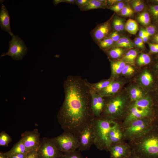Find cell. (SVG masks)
Listing matches in <instances>:
<instances>
[{"label": "cell", "mask_w": 158, "mask_h": 158, "mask_svg": "<svg viewBox=\"0 0 158 158\" xmlns=\"http://www.w3.org/2000/svg\"><path fill=\"white\" fill-rule=\"evenodd\" d=\"M88 1V0H78L76 1V2L81 8L85 5Z\"/></svg>", "instance_id": "45"}, {"label": "cell", "mask_w": 158, "mask_h": 158, "mask_svg": "<svg viewBox=\"0 0 158 158\" xmlns=\"http://www.w3.org/2000/svg\"><path fill=\"white\" fill-rule=\"evenodd\" d=\"M50 139L61 152L75 150L79 146L78 137L69 132L64 131L60 135Z\"/></svg>", "instance_id": "6"}, {"label": "cell", "mask_w": 158, "mask_h": 158, "mask_svg": "<svg viewBox=\"0 0 158 158\" xmlns=\"http://www.w3.org/2000/svg\"><path fill=\"white\" fill-rule=\"evenodd\" d=\"M151 61V58L148 55L146 54H142L138 57L137 63L140 66L146 65L149 63Z\"/></svg>", "instance_id": "32"}, {"label": "cell", "mask_w": 158, "mask_h": 158, "mask_svg": "<svg viewBox=\"0 0 158 158\" xmlns=\"http://www.w3.org/2000/svg\"><path fill=\"white\" fill-rule=\"evenodd\" d=\"M28 152L26 147L20 139L9 151L6 153L7 155H10L19 154H26Z\"/></svg>", "instance_id": "19"}, {"label": "cell", "mask_w": 158, "mask_h": 158, "mask_svg": "<svg viewBox=\"0 0 158 158\" xmlns=\"http://www.w3.org/2000/svg\"><path fill=\"white\" fill-rule=\"evenodd\" d=\"M8 156L9 158H26V154H19L8 155Z\"/></svg>", "instance_id": "43"}, {"label": "cell", "mask_w": 158, "mask_h": 158, "mask_svg": "<svg viewBox=\"0 0 158 158\" xmlns=\"http://www.w3.org/2000/svg\"><path fill=\"white\" fill-rule=\"evenodd\" d=\"M132 152L144 158H158V137L147 133L137 140Z\"/></svg>", "instance_id": "3"}, {"label": "cell", "mask_w": 158, "mask_h": 158, "mask_svg": "<svg viewBox=\"0 0 158 158\" xmlns=\"http://www.w3.org/2000/svg\"><path fill=\"white\" fill-rule=\"evenodd\" d=\"M91 108L94 117H100L104 109L105 101L104 97L90 88Z\"/></svg>", "instance_id": "11"}, {"label": "cell", "mask_w": 158, "mask_h": 158, "mask_svg": "<svg viewBox=\"0 0 158 158\" xmlns=\"http://www.w3.org/2000/svg\"><path fill=\"white\" fill-rule=\"evenodd\" d=\"M89 82L79 76H68L64 80L65 97L57 114L58 121L64 131L78 138L94 118Z\"/></svg>", "instance_id": "1"}, {"label": "cell", "mask_w": 158, "mask_h": 158, "mask_svg": "<svg viewBox=\"0 0 158 158\" xmlns=\"http://www.w3.org/2000/svg\"><path fill=\"white\" fill-rule=\"evenodd\" d=\"M150 9L154 18L157 20L158 18V5L151 6Z\"/></svg>", "instance_id": "38"}, {"label": "cell", "mask_w": 158, "mask_h": 158, "mask_svg": "<svg viewBox=\"0 0 158 158\" xmlns=\"http://www.w3.org/2000/svg\"><path fill=\"white\" fill-rule=\"evenodd\" d=\"M123 137V131H121L118 124L112 129L109 132V138L111 146L121 142V141Z\"/></svg>", "instance_id": "17"}, {"label": "cell", "mask_w": 158, "mask_h": 158, "mask_svg": "<svg viewBox=\"0 0 158 158\" xmlns=\"http://www.w3.org/2000/svg\"><path fill=\"white\" fill-rule=\"evenodd\" d=\"M124 28L128 32L132 35H135L138 29V25L137 22L131 19H128L126 21Z\"/></svg>", "instance_id": "22"}, {"label": "cell", "mask_w": 158, "mask_h": 158, "mask_svg": "<svg viewBox=\"0 0 158 158\" xmlns=\"http://www.w3.org/2000/svg\"><path fill=\"white\" fill-rule=\"evenodd\" d=\"M138 54V52L135 49L130 50L126 53L123 58L124 62L131 65H134L135 60Z\"/></svg>", "instance_id": "24"}, {"label": "cell", "mask_w": 158, "mask_h": 158, "mask_svg": "<svg viewBox=\"0 0 158 158\" xmlns=\"http://www.w3.org/2000/svg\"><path fill=\"white\" fill-rule=\"evenodd\" d=\"M130 100L135 102L142 97L143 93L139 88L136 87L132 88L130 92Z\"/></svg>", "instance_id": "28"}, {"label": "cell", "mask_w": 158, "mask_h": 158, "mask_svg": "<svg viewBox=\"0 0 158 158\" xmlns=\"http://www.w3.org/2000/svg\"><path fill=\"white\" fill-rule=\"evenodd\" d=\"M118 124L116 121L102 117H94V144L99 150L109 151L111 146L109 138L111 130Z\"/></svg>", "instance_id": "2"}, {"label": "cell", "mask_w": 158, "mask_h": 158, "mask_svg": "<svg viewBox=\"0 0 158 158\" xmlns=\"http://www.w3.org/2000/svg\"><path fill=\"white\" fill-rule=\"evenodd\" d=\"M121 15L125 16H130L134 13V11L130 7L124 6L121 11Z\"/></svg>", "instance_id": "35"}, {"label": "cell", "mask_w": 158, "mask_h": 158, "mask_svg": "<svg viewBox=\"0 0 158 158\" xmlns=\"http://www.w3.org/2000/svg\"><path fill=\"white\" fill-rule=\"evenodd\" d=\"M145 35L150 37L147 34L145 30L142 29L139 31V35L140 37L142 38Z\"/></svg>", "instance_id": "46"}, {"label": "cell", "mask_w": 158, "mask_h": 158, "mask_svg": "<svg viewBox=\"0 0 158 158\" xmlns=\"http://www.w3.org/2000/svg\"><path fill=\"white\" fill-rule=\"evenodd\" d=\"M26 158H38L37 150L29 151L26 154Z\"/></svg>", "instance_id": "41"}, {"label": "cell", "mask_w": 158, "mask_h": 158, "mask_svg": "<svg viewBox=\"0 0 158 158\" xmlns=\"http://www.w3.org/2000/svg\"><path fill=\"white\" fill-rule=\"evenodd\" d=\"M135 40H136L144 48V42L141 38L140 37H137L135 38Z\"/></svg>", "instance_id": "49"}, {"label": "cell", "mask_w": 158, "mask_h": 158, "mask_svg": "<svg viewBox=\"0 0 158 158\" xmlns=\"http://www.w3.org/2000/svg\"><path fill=\"white\" fill-rule=\"evenodd\" d=\"M150 113L151 110L142 109L132 105L123 123V127L135 120L147 118Z\"/></svg>", "instance_id": "12"}, {"label": "cell", "mask_w": 158, "mask_h": 158, "mask_svg": "<svg viewBox=\"0 0 158 158\" xmlns=\"http://www.w3.org/2000/svg\"><path fill=\"white\" fill-rule=\"evenodd\" d=\"M150 51L152 53H158V44L148 42Z\"/></svg>", "instance_id": "40"}, {"label": "cell", "mask_w": 158, "mask_h": 158, "mask_svg": "<svg viewBox=\"0 0 158 158\" xmlns=\"http://www.w3.org/2000/svg\"><path fill=\"white\" fill-rule=\"evenodd\" d=\"M105 4L99 0H89L87 4L80 8L82 11L102 8L105 6Z\"/></svg>", "instance_id": "21"}, {"label": "cell", "mask_w": 158, "mask_h": 158, "mask_svg": "<svg viewBox=\"0 0 158 158\" xmlns=\"http://www.w3.org/2000/svg\"><path fill=\"white\" fill-rule=\"evenodd\" d=\"M111 30L110 21L109 20L98 25L94 29L93 36L99 42L105 38L109 34Z\"/></svg>", "instance_id": "14"}, {"label": "cell", "mask_w": 158, "mask_h": 158, "mask_svg": "<svg viewBox=\"0 0 158 158\" xmlns=\"http://www.w3.org/2000/svg\"><path fill=\"white\" fill-rule=\"evenodd\" d=\"M126 63L122 61H111V78L114 79L121 72L126 65Z\"/></svg>", "instance_id": "18"}, {"label": "cell", "mask_w": 158, "mask_h": 158, "mask_svg": "<svg viewBox=\"0 0 158 158\" xmlns=\"http://www.w3.org/2000/svg\"><path fill=\"white\" fill-rule=\"evenodd\" d=\"M121 86L120 82L114 80L107 87L96 92L103 97L112 96L118 92Z\"/></svg>", "instance_id": "16"}, {"label": "cell", "mask_w": 158, "mask_h": 158, "mask_svg": "<svg viewBox=\"0 0 158 158\" xmlns=\"http://www.w3.org/2000/svg\"><path fill=\"white\" fill-rule=\"evenodd\" d=\"M124 50L121 47H115L108 51L110 57L113 59L120 57L123 54Z\"/></svg>", "instance_id": "30"}, {"label": "cell", "mask_w": 158, "mask_h": 158, "mask_svg": "<svg viewBox=\"0 0 158 158\" xmlns=\"http://www.w3.org/2000/svg\"><path fill=\"white\" fill-rule=\"evenodd\" d=\"M37 153L38 158H59L61 152L50 138H44L40 139Z\"/></svg>", "instance_id": "8"}, {"label": "cell", "mask_w": 158, "mask_h": 158, "mask_svg": "<svg viewBox=\"0 0 158 158\" xmlns=\"http://www.w3.org/2000/svg\"><path fill=\"white\" fill-rule=\"evenodd\" d=\"M140 79L141 83L143 85L146 86L150 85L153 81V78L152 75L147 71L142 73Z\"/></svg>", "instance_id": "26"}, {"label": "cell", "mask_w": 158, "mask_h": 158, "mask_svg": "<svg viewBox=\"0 0 158 158\" xmlns=\"http://www.w3.org/2000/svg\"><path fill=\"white\" fill-rule=\"evenodd\" d=\"M150 128L147 118L135 120L123 127V137L133 141L149 133Z\"/></svg>", "instance_id": "5"}, {"label": "cell", "mask_w": 158, "mask_h": 158, "mask_svg": "<svg viewBox=\"0 0 158 158\" xmlns=\"http://www.w3.org/2000/svg\"><path fill=\"white\" fill-rule=\"evenodd\" d=\"M121 1V0H109L107 1V2L111 5L116 4Z\"/></svg>", "instance_id": "50"}, {"label": "cell", "mask_w": 158, "mask_h": 158, "mask_svg": "<svg viewBox=\"0 0 158 158\" xmlns=\"http://www.w3.org/2000/svg\"><path fill=\"white\" fill-rule=\"evenodd\" d=\"M109 151L111 158H129L132 154L128 145L121 142L112 145Z\"/></svg>", "instance_id": "13"}, {"label": "cell", "mask_w": 158, "mask_h": 158, "mask_svg": "<svg viewBox=\"0 0 158 158\" xmlns=\"http://www.w3.org/2000/svg\"><path fill=\"white\" fill-rule=\"evenodd\" d=\"M113 42V41L110 38H107L99 42V46L101 48H106L111 46Z\"/></svg>", "instance_id": "34"}, {"label": "cell", "mask_w": 158, "mask_h": 158, "mask_svg": "<svg viewBox=\"0 0 158 158\" xmlns=\"http://www.w3.org/2000/svg\"><path fill=\"white\" fill-rule=\"evenodd\" d=\"M131 4L134 10L136 12L141 11L144 8L145 6L142 1L138 0L133 1Z\"/></svg>", "instance_id": "33"}, {"label": "cell", "mask_w": 158, "mask_h": 158, "mask_svg": "<svg viewBox=\"0 0 158 158\" xmlns=\"http://www.w3.org/2000/svg\"><path fill=\"white\" fill-rule=\"evenodd\" d=\"M134 72V69L133 67L129 65H126L123 70L121 73L125 75H130Z\"/></svg>", "instance_id": "36"}, {"label": "cell", "mask_w": 158, "mask_h": 158, "mask_svg": "<svg viewBox=\"0 0 158 158\" xmlns=\"http://www.w3.org/2000/svg\"><path fill=\"white\" fill-rule=\"evenodd\" d=\"M100 117L116 121L123 114L126 105V99L120 95L108 97Z\"/></svg>", "instance_id": "4"}, {"label": "cell", "mask_w": 158, "mask_h": 158, "mask_svg": "<svg viewBox=\"0 0 158 158\" xmlns=\"http://www.w3.org/2000/svg\"><path fill=\"white\" fill-rule=\"evenodd\" d=\"M114 79L112 78L102 80L99 82L95 83H89L90 88L97 92L107 87Z\"/></svg>", "instance_id": "20"}, {"label": "cell", "mask_w": 158, "mask_h": 158, "mask_svg": "<svg viewBox=\"0 0 158 158\" xmlns=\"http://www.w3.org/2000/svg\"><path fill=\"white\" fill-rule=\"evenodd\" d=\"M93 119L84 127L78 137L79 145L78 149L80 151L89 150L94 144Z\"/></svg>", "instance_id": "9"}, {"label": "cell", "mask_w": 158, "mask_h": 158, "mask_svg": "<svg viewBox=\"0 0 158 158\" xmlns=\"http://www.w3.org/2000/svg\"><path fill=\"white\" fill-rule=\"evenodd\" d=\"M0 158H9L6 152H0Z\"/></svg>", "instance_id": "51"}, {"label": "cell", "mask_w": 158, "mask_h": 158, "mask_svg": "<svg viewBox=\"0 0 158 158\" xmlns=\"http://www.w3.org/2000/svg\"><path fill=\"white\" fill-rule=\"evenodd\" d=\"M110 38L114 42H117L120 38L118 32L116 31L112 33L110 35Z\"/></svg>", "instance_id": "42"}, {"label": "cell", "mask_w": 158, "mask_h": 158, "mask_svg": "<svg viewBox=\"0 0 158 158\" xmlns=\"http://www.w3.org/2000/svg\"><path fill=\"white\" fill-rule=\"evenodd\" d=\"M129 158H144L140 157L132 152L131 156Z\"/></svg>", "instance_id": "54"}, {"label": "cell", "mask_w": 158, "mask_h": 158, "mask_svg": "<svg viewBox=\"0 0 158 158\" xmlns=\"http://www.w3.org/2000/svg\"><path fill=\"white\" fill-rule=\"evenodd\" d=\"M28 152L37 150L40 142V134L37 129L26 131L21 135V138Z\"/></svg>", "instance_id": "10"}, {"label": "cell", "mask_w": 158, "mask_h": 158, "mask_svg": "<svg viewBox=\"0 0 158 158\" xmlns=\"http://www.w3.org/2000/svg\"><path fill=\"white\" fill-rule=\"evenodd\" d=\"M153 43L158 44V33L154 35L152 38Z\"/></svg>", "instance_id": "48"}, {"label": "cell", "mask_w": 158, "mask_h": 158, "mask_svg": "<svg viewBox=\"0 0 158 158\" xmlns=\"http://www.w3.org/2000/svg\"><path fill=\"white\" fill-rule=\"evenodd\" d=\"M115 47L130 48L135 47V45L130 39L126 37H122L116 42Z\"/></svg>", "instance_id": "25"}, {"label": "cell", "mask_w": 158, "mask_h": 158, "mask_svg": "<svg viewBox=\"0 0 158 158\" xmlns=\"http://www.w3.org/2000/svg\"><path fill=\"white\" fill-rule=\"evenodd\" d=\"M124 6V3L123 2L121 1L112 6L109 8L111 10L115 12H118L121 11Z\"/></svg>", "instance_id": "37"}, {"label": "cell", "mask_w": 158, "mask_h": 158, "mask_svg": "<svg viewBox=\"0 0 158 158\" xmlns=\"http://www.w3.org/2000/svg\"><path fill=\"white\" fill-rule=\"evenodd\" d=\"M137 18L140 23L145 25H149L150 22V15L148 13L146 12H144L140 14Z\"/></svg>", "instance_id": "31"}, {"label": "cell", "mask_w": 158, "mask_h": 158, "mask_svg": "<svg viewBox=\"0 0 158 158\" xmlns=\"http://www.w3.org/2000/svg\"><path fill=\"white\" fill-rule=\"evenodd\" d=\"M136 107L143 109L151 110V102L150 99L147 97H142L135 102L133 104Z\"/></svg>", "instance_id": "23"}, {"label": "cell", "mask_w": 158, "mask_h": 158, "mask_svg": "<svg viewBox=\"0 0 158 158\" xmlns=\"http://www.w3.org/2000/svg\"><path fill=\"white\" fill-rule=\"evenodd\" d=\"M78 150L61 152L59 158H83Z\"/></svg>", "instance_id": "27"}, {"label": "cell", "mask_w": 158, "mask_h": 158, "mask_svg": "<svg viewBox=\"0 0 158 158\" xmlns=\"http://www.w3.org/2000/svg\"><path fill=\"white\" fill-rule=\"evenodd\" d=\"M149 37L148 36L145 35L141 38L144 42H146L148 40Z\"/></svg>", "instance_id": "52"}, {"label": "cell", "mask_w": 158, "mask_h": 158, "mask_svg": "<svg viewBox=\"0 0 158 158\" xmlns=\"http://www.w3.org/2000/svg\"><path fill=\"white\" fill-rule=\"evenodd\" d=\"M0 25L1 29L7 32L11 36L13 35L10 28V16L8 10L3 4L0 11Z\"/></svg>", "instance_id": "15"}, {"label": "cell", "mask_w": 158, "mask_h": 158, "mask_svg": "<svg viewBox=\"0 0 158 158\" xmlns=\"http://www.w3.org/2000/svg\"><path fill=\"white\" fill-rule=\"evenodd\" d=\"M157 20L158 21V18L157 19Z\"/></svg>", "instance_id": "56"}, {"label": "cell", "mask_w": 158, "mask_h": 158, "mask_svg": "<svg viewBox=\"0 0 158 158\" xmlns=\"http://www.w3.org/2000/svg\"><path fill=\"white\" fill-rule=\"evenodd\" d=\"M134 43L135 45H136L138 47L143 48V47L142 46L135 40H134Z\"/></svg>", "instance_id": "53"}, {"label": "cell", "mask_w": 158, "mask_h": 158, "mask_svg": "<svg viewBox=\"0 0 158 158\" xmlns=\"http://www.w3.org/2000/svg\"><path fill=\"white\" fill-rule=\"evenodd\" d=\"M113 25L114 28L116 31H120L118 22V19H115L113 21Z\"/></svg>", "instance_id": "44"}, {"label": "cell", "mask_w": 158, "mask_h": 158, "mask_svg": "<svg viewBox=\"0 0 158 158\" xmlns=\"http://www.w3.org/2000/svg\"><path fill=\"white\" fill-rule=\"evenodd\" d=\"M27 51L28 48L24 41L18 36L13 35L9 42L8 52L3 53L1 55L0 57L8 56L13 60H20L23 59Z\"/></svg>", "instance_id": "7"}, {"label": "cell", "mask_w": 158, "mask_h": 158, "mask_svg": "<svg viewBox=\"0 0 158 158\" xmlns=\"http://www.w3.org/2000/svg\"><path fill=\"white\" fill-rule=\"evenodd\" d=\"M145 31L149 36L154 35L156 32V27L153 25H150L146 28Z\"/></svg>", "instance_id": "39"}, {"label": "cell", "mask_w": 158, "mask_h": 158, "mask_svg": "<svg viewBox=\"0 0 158 158\" xmlns=\"http://www.w3.org/2000/svg\"><path fill=\"white\" fill-rule=\"evenodd\" d=\"M156 67L158 69V62L157 63L156 65Z\"/></svg>", "instance_id": "55"}, {"label": "cell", "mask_w": 158, "mask_h": 158, "mask_svg": "<svg viewBox=\"0 0 158 158\" xmlns=\"http://www.w3.org/2000/svg\"><path fill=\"white\" fill-rule=\"evenodd\" d=\"M118 22L120 31H123L124 28V26L122 21L121 20L118 19Z\"/></svg>", "instance_id": "47"}, {"label": "cell", "mask_w": 158, "mask_h": 158, "mask_svg": "<svg viewBox=\"0 0 158 158\" xmlns=\"http://www.w3.org/2000/svg\"><path fill=\"white\" fill-rule=\"evenodd\" d=\"M12 139L11 136L3 130L0 133V146H8L11 142Z\"/></svg>", "instance_id": "29"}]
</instances>
